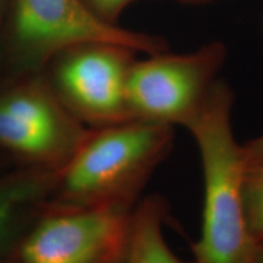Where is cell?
<instances>
[{
    "mask_svg": "<svg viewBox=\"0 0 263 263\" xmlns=\"http://www.w3.org/2000/svg\"><path fill=\"white\" fill-rule=\"evenodd\" d=\"M234 93L219 78L186 127L202 166L203 203L193 263H250L256 241L248 226L244 184L248 170L242 144L232 126Z\"/></svg>",
    "mask_w": 263,
    "mask_h": 263,
    "instance_id": "cell-1",
    "label": "cell"
},
{
    "mask_svg": "<svg viewBox=\"0 0 263 263\" xmlns=\"http://www.w3.org/2000/svg\"><path fill=\"white\" fill-rule=\"evenodd\" d=\"M173 141V127L141 120L90 128L60 172L51 200L134 209L153 173L170 155Z\"/></svg>",
    "mask_w": 263,
    "mask_h": 263,
    "instance_id": "cell-2",
    "label": "cell"
},
{
    "mask_svg": "<svg viewBox=\"0 0 263 263\" xmlns=\"http://www.w3.org/2000/svg\"><path fill=\"white\" fill-rule=\"evenodd\" d=\"M87 42H111L151 55L168 50L162 37L111 25L83 0H11L0 28L4 78L43 73L55 55Z\"/></svg>",
    "mask_w": 263,
    "mask_h": 263,
    "instance_id": "cell-3",
    "label": "cell"
},
{
    "mask_svg": "<svg viewBox=\"0 0 263 263\" xmlns=\"http://www.w3.org/2000/svg\"><path fill=\"white\" fill-rule=\"evenodd\" d=\"M89 130L62 105L44 73L0 82V153L16 166L62 171Z\"/></svg>",
    "mask_w": 263,
    "mask_h": 263,
    "instance_id": "cell-4",
    "label": "cell"
},
{
    "mask_svg": "<svg viewBox=\"0 0 263 263\" xmlns=\"http://www.w3.org/2000/svg\"><path fill=\"white\" fill-rule=\"evenodd\" d=\"M133 209L48 200L37 210L6 263H121Z\"/></svg>",
    "mask_w": 263,
    "mask_h": 263,
    "instance_id": "cell-5",
    "label": "cell"
},
{
    "mask_svg": "<svg viewBox=\"0 0 263 263\" xmlns=\"http://www.w3.org/2000/svg\"><path fill=\"white\" fill-rule=\"evenodd\" d=\"M227 57L224 43L211 41L192 51L137 59L128 82L132 117L186 129L219 80Z\"/></svg>",
    "mask_w": 263,
    "mask_h": 263,
    "instance_id": "cell-6",
    "label": "cell"
},
{
    "mask_svg": "<svg viewBox=\"0 0 263 263\" xmlns=\"http://www.w3.org/2000/svg\"><path fill=\"white\" fill-rule=\"evenodd\" d=\"M139 52L111 42L73 45L43 73L62 105L82 123L100 128L134 120L128 101L130 70Z\"/></svg>",
    "mask_w": 263,
    "mask_h": 263,
    "instance_id": "cell-7",
    "label": "cell"
},
{
    "mask_svg": "<svg viewBox=\"0 0 263 263\" xmlns=\"http://www.w3.org/2000/svg\"><path fill=\"white\" fill-rule=\"evenodd\" d=\"M60 172L29 166L0 172V255L9 254L33 215L51 199Z\"/></svg>",
    "mask_w": 263,
    "mask_h": 263,
    "instance_id": "cell-8",
    "label": "cell"
},
{
    "mask_svg": "<svg viewBox=\"0 0 263 263\" xmlns=\"http://www.w3.org/2000/svg\"><path fill=\"white\" fill-rule=\"evenodd\" d=\"M167 203L151 195L140 199L132 212L129 236L121 263H193L180 258L167 244L163 226Z\"/></svg>",
    "mask_w": 263,
    "mask_h": 263,
    "instance_id": "cell-9",
    "label": "cell"
},
{
    "mask_svg": "<svg viewBox=\"0 0 263 263\" xmlns=\"http://www.w3.org/2000/svg\"><path fill=\"white\" fill-rule=\"evenodd\" d=\"M248 226L256 241L263 239V164L248 166L244 184Z\"/></svg>",
    "mask_w": 263,
    "mask_h": 263,
    "instance_id": "cell-10",
    "label": "cell"
},
{
    "mask_svg": "<svg viewBox=\"0 0 263 263\" xmlns=\"http://www.w3.org/2000/svg\"><path fill=\"white\" fill-rule=\"evenodd\" d=\"M85 5L99 18L111 25H118V20L123 12L141 0H83Z\"/></svg>",
    "mask_w": 263,
    "mask_h": 263,
    "instance_id": "cell-11",
    "label": "cell"
},
{
    "mask_svg": "<svg viewBox=\"0 0 263 263\" xmlns=\"http://www.w3.org/2000/svg\"><path fill=\"white\" fill-rule=\"evenodd\" d=\"M242 151L248 166L263 164V134L242 144Z\"/></svg>",
    "mask_w": 263,
    "mask_h": 263,
    "instance_id": "cell-12",
    "label": "cell"
},
{
    "mask_svg": "<svg viewBox=\"0 0 263 263\" xmlns=\"http://www.w3.org/2000/svg\"><path fill=\"white\" fill-rule=\"evenodd\" d=\"M250 263H263V239L258 240L256 244L254 255H252Z\"/></svg>",
    "mask_w": 263,
    "mask_h": 263,
    "instance_id": "cell-13",
    "label": "cell"
},
{
    "mask_svg": "<svg viewBox=\"0 0 263 263\" xmlns=\"http://www.w3.org/2000/svg\"><path fill=\"white\" fill-rule=\"evenodd\" d=\"M173 2L178 3V4H183V5L197 6V5H206V4H210V3L215 2V0H173Z\"/></svg>",
    "mask_w": 263,
    "mask_h": 263,
    "instance_id": "cell-14",
    "label": "cell"
},
{
    "mask_svg": "<svg viewBox=\"0 0 263 263\" xmlns=\"http://www.w3.org/2000/svg\"><path fill=\"white\" fill-rule=\"evenodd\" d=\"M10 3H11V0H0V28H2L3 22H4Z\"/></svg>",
    "mask_w": 263,
    "mask_h": 263,
    "instance_id": "cell-15",
    "label": "cell"
},
{
    "mask_svg": "<svg viewBox=\"0 0 263 263\" xmlns=\"http://www.w3.org/2000/svg\"><path fill=\"white\" fill-rule=\"evenodd\" d=\"M12 166H16V164L12 163L11 161H10L8 157L4 155V154L0 153V172L6 168H10V167H12Z\"/></svg>",
    "mask_w": 263,
    "mask_h": 263,
    "instance_id": "cell-16",
    "label": "cell"
},
{
    "mask_svg": "<svg viewBox=\"0 0 263 263\" xmlns=\"http://www.w3.org/2000/svg\"><path fill=\"white\" fill-rule=\"evenodd\" d=\"M4 78V60H3L2 51H0V82Z\"/></svg>",
    "mask_w": 263,
    "mask_h": 263,
    "instance_id": "cell-17",
    "label": "cell"
},
{
    "mask_svg": "<svg viewBox=\"0 0 263 263\" xmlns=\"http://www.w3.org/2000/svg\"><path fill=\"white\" fill-rule=\"evenodd\" d=\"M262 31H263V16H262Z\"/></svg>",
    "mask_w": 263,
    "mask_h": 263,
    "instance_id": "cell-18",
    "label": "cell"
}]
</instances>
